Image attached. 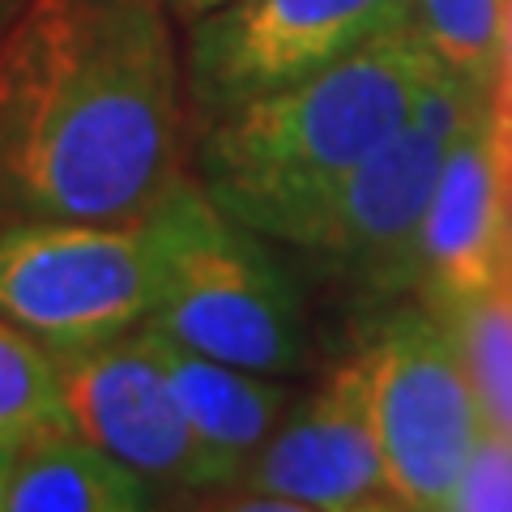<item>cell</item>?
Listing matches in <instances>:
<instances>
[{
  "label": "cell",
  "instance_id": "obj_1",
  "mask_svg": "<svg viewBox=\"0 0 512 512\" xmlns=\"http://www.w3.org/2000/svg\"><path fill=\"white\" fill-rule=\"evenodd\" d=\"M163 0H30L0 43V227L137 222L184 180Z\"/></svg>",
  "mask_w": 512,
  "mask_h": 512
},
{
  "label": "cell",
  "instance_id": "obj_2",
  "mask_svg": "<svg viewBox=\"0 0 512 512\" xmlns=\"http://www.w3.org/2000/svg\"><path fill=\"white\" fill-rule=\"evenodd\" d=\"M444 64L414 26L205 120L197 184L222 214L299 248L367 158L402 133Z\"/></svg>",
  "mask_w": 512,
  "mask_h": 512
},
{
  "label": "cell",
  "instance_id": "obj_3",
  "mask_svg": "<svg viewBox=\"0 0 512 512\" xmlns=\"http://www.w3.org/2000/svg\"><path fill=\"white\" fill-rule=\"evenodd\" d=\"M158 239V299L146 325L188 350L265 376L312 363V312L282 244L222 214L184 180L150 214Z\"/></svg>",
  "mask_w": 512,
  "mask_h": 512
},
{
  "label": "cell",
  "instance_id": "obj_4",
  "mask_svg": "<svg viewBox=\"0 0 512 512\" xmlns=\"http://www.w3.org/2000/svg\"><path fill=\"white\" fill-rule=\"evenodd\" d=\"M384 483L410 512H444L487 419L453 329L423 299H393L359 342Z\"/></svg>",
  "mask_w": 512,
  "mask_h": 512
},
{
  "label": "cell",
  "instance_id": "obj_5",
  "mask_svg": "<svg viewBox=\"0 0 512 512\" xmlns=\"http://www.w3.org/2000/svg\"><path fill=\"white\" fill-rule=\"evenodd\" d=\"M491 94L444 69L402 133H393L350 175L295 252L316 274L367 303L414 295V252L440 171Z\"/></svg>",
  "mask_w": 512,
  "mask_h": 512
},
{
  "label": "cell",
  "instance_id": "obj_6",
  "mask_svg": "<svg viewBox=\"0 0 512 512\" xmlns=\"http://www.w3.org/2000/svg\"><path fill=\"white\" fill-rule=\"evenodd\" d=\"M158 299L154 222H13L0 227V320L52 355L141 329Z\"/></svg>",
  "mask_w": 512,
  "mask_h": 512
},
{
  "label": "cell",
  "instance_id": "obj_7",
  "mask_svg": "<svg viewBox=\"0 0 512 512\" xmlns=\"http://www.w3.org/2000/svg\"><path fill=\"white\" fill-rule=\"evenodd\" d=\"M406 26H414V0H227L188 22L184 86L210 120Z\"/></svg>",
  "mask_w": 512,
  "mask_h": 512
},
{
  "label": "cell",
  "instance_id": "obj_8",
  "mask_svg": "<svg viewBox=\"0 0 512 512\" xmlns=\"http://www.w3.org/2000/svg\"><path fill=\"white\" fill-rule=\"evenodd\" d=\"M69 427L107 457L137 470L150 487L218 491L235 487L231 466L197 431L146 333L56 355Z\"/></svg>",
  "mask_w": 512,
  "mask_h": 512
},
{
  "label": "cell",
  "instance_id": "obj_9",
  "mask_svg": "<svg viewBox=\"0 0 512 512\" xmlns=\"http://www.w3.org/2000/svg\"><path fill=\"white\" fill-rule=\"evenodd\" d=\"M512 269V107L491 94L457 137L414 252V299H474Z\"/></svg>",
  "mask_w": 512,
  "mask_h": 512
},
{
  "label": "cell",
  "instance_id": "obj_10",
  "mask_svg": "<svg viewBox=\"0 0 512 512\" xmlns=\"http://www.w3.org/2000/svg\"><path fill=\"white\" fill-rule=\"evenodd\" d=\"M235 491L286 495L320 512H355L376 495H389L359 355L342 359L286 410L278 431L252 453Z\"/></svg>",
  "mask_w": 512,
  "mask_h": 512
},
{
  "label": "cell",
  "instance_id": "obj_11",
  "mask_svg": "<svg viewBox=\"0 0 512 512\" xmlns=\"http://www.w3.org/2000/svg\"><path fill=\"white\" fill-rule=\"evenodd\" d=\"M141 333H146L154 355L163 359L192 431L227 461L239 483L252 453L274 436L278 423L286 419V410H291V384H286V376H265V372H248V367L210 359L201 350L180 346L154 325H141Z\"/></svg>",
  "mask_w": 512,
  "mask_h": 512
},
{
  "label": "cell",
  "instance_id": "obj_12",
  "mask_svg": "<svg viewBox=\"0 0 512 512\" xmlns=\"http://www.w3.org/2000/svg\"><path fill=\"white\" fill-rule=\"evenodd\" d=\"M5 512H154V500L137 470L77 431H56L18 448Z\"/></svg>",
  "mask_w": 512,
  "mask_h": 512
},
{
  "label": "cell",
  "instance_id": "obj_13",
  "mask_svg": "<svg viewBox=\"0 0 512 512\" xmlns=\"http://www.w3.org/2000/svg\"><path fill=\"white\" fill-rule=\"evenodd\" d=\"M470 367L487 431L512 444V269L483 295L436 308Z\"/></svg>",
  "mask_w": 512,
  "mask_h": 512
},
{
  "label": "cell",
  "instance_id": "obj_14",
  "mask_svg": "<svg viewBox=\"0 0 512 512\" xmlns=\"http://www.w3.org/2000/svg\"><path fill=\"white\" fill-rule=\"evenodd\" d=\"M56 431H73L60 397L56 355L0 320V444L22 448Z\"/></svg>",
  "mask_w": 512,
  "mask_h": 512
},
{
  "label": "cell",
  "instance_id": "obj_15",
  "mask_svg": "<svg viewBox=\"0 0 512 512\" xmlns=\"http://www.w3.org/2000/svg\"><path fill=\"white\" fill-rule=\"evenodd\" d=\"M414 30L453 77L495 90L504 69V0H414Z\"/></svg>",
  "mask_w": 512,
  "mask_h": 512
},
{
  "label": "cell",
  "instance_id": "obj_16",
  "mask_svg": "<svg viewBox=\"0 0 512 512\" xmlns=\"http://www.w3.org/2000/svg\"><path fill=\"white\" fill-rule=\"evenodd\" d=\"M444 512H512V444L487 431Z\"/></svg>",
  "mask_w": 512,
  "mask_h": 512
},
{
  "label": "cell",
  "instance_id": "obj_17",
  "mask_svg": "<svg viewBox=\"0 0 512 512\" xmlns=\"http://www.w3.org/2000/svg\"><path fill=\"white\" fill-rule=\"evenodd\" d=\"M210 512H320L312 504L286 500V495H261V491H239V500H227Z\"/></svg>",
  "mask_w": 512,
  "mask_h": 512
},
{
  "label": "cell",
  "instance_id": "obj_18",
  "mask_svg": "<svg viewBox=\"0 0 512 512\" xmlns=\"http://www.w3.org/2000/svg\"><path fill=\"white\" fill-rule=\"evenodd\" d=\"M163 5L171 9V18L197 22V18H205V13H214V9H222V5H227V0H163Z\"/></svg>",
  "mask_w": 512,
  "mask_h": 512
},
{
  "label": "cell",
  "instance_id": "obj_19",
  "mask_svg": "<svg viewBox=\"0 0 512 512\" xmlns=\"http://www.w3.org/2000/svg\"><path fill=\"white\" fill-rule=\"evenodd\" d=\"M495 86L512 90V0H504V69H500V82Z\"/></svg>",
  "mask_w": 512,
  "mask_h": 512
},
{
  "label": "cell",
  "instance_id": "obj_20",
  "mask_svg": "<svg viewBox=\"0 0 512 512\" xmlns=\"http://www.w3.org/2000/svg\"><path fill=\"white\" fill-rule=\"evenodd\" d=\"M26 5H30V0H0V43H5V35L13 30V22H18L22 13H26Z\"/></svg>",
  "mask_w": 512,
  "mask_h": 512
},
{
  "label": "cell",
  "instance_id": "obj_21",
  "mask_svg": "<svg viewBox=\"0 0 512 512\" xmlns=\"http://www.w3.org/2000/svg\"><path fill=\"white\" fill-rule=\"evenodd\" d=\"M13 457H18V448H13V444H0V512H5V495H9V474H13Z\"/></svg>",
  "mask_w": 512,
  "mask_h": 512
},
{
  "label": "cell",
  "instance_id": "obj_22",
  "mask_svg": "<svg viewBox=\"0 0 512 512\" xmlns=\"http://www.w3.org/2000/svg\"><path fill=\"white\" fill-rule=\"evenodd\" d=\"M355 512H410L406 504H397L393 495H376V500H367V504H359Z\"/></svg>",
  "mask_w": 512,
  "mask_h": 512
},
{
  "label": "cell",
  "instance_id": "obj_23",
  "mask_svg": "<svg viewBox=\"0 0 512 512\" xmlns=\"http://www.w3.org/2000/svg\"><path fill=\"white\" fill-rule=\"evenodd\" d=\"M495 94H500V99H504V103L512 107V90H504V86H495Z\"/></svg>",
  "mask_w": 512,
  "mask_h": 512
}]
</instances>
